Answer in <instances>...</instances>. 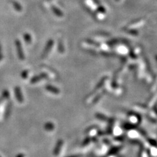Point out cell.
Segmentation results:
<instances>
[{"mask_svg": "<svg viewBox=\"0 0 157 157\" xmlns=\"http://www.w3.org/2000/svg\"><path fill=\"white\" fill-rule=\"evenodd\" d=\"M16 46H17V51H18V55L19 56L20 59L23 60L24 58V54H23V51H22V45L21 44V43L17 40V41H16Z\"/></svg>", "mask_w": 157, "mask_h": 157, "instance_id": "6da1fadb", "label": "cell"}]
</instances>
